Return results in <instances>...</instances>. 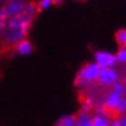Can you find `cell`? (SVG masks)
I'll use <instances>...</instances> for the list:
<instances>
[{"instance_id":"15","label":"cell","mask_w":126,"mask_h":126,"mask_svg":"<svg viewBox=\"0 0 126 126\" xmlns=\"http://www.w3.org/2000/svg\"><path fill=\"white\" fill-rule=\"evenodd\" d=\"M4 26H6V19L0 18V36H1V33H3V30H4Z\"/></svg>"},{"instance_id":"17","label":"cell","mask_w":126,"mask_h":126,"mask_svg":"<svg viewBox=\"0 0 126 126\" xmlns=\"http://www.w3.org/2000/svg\"><path fill=\"white\" fill-rule=\"evenodd\" d=\"M0 18H4L3 16V3H0Z\"/></svg>"},{"instance_id":"14","label":"cell","mask_w":126,"mask_h":126,"mask_svg":"<svg viewBox=\"0 0 126 126\" xmlns=\"http://www.w3.org/2000/svg\"><path fill=\"white\" fill-rule=\"evenodd\" d=\"M122 125V122H121V117H115L111 119L110 122V126H121Z\"/></svg>"},{"instance_id":"6","label":"cell","mask_w":126,"mask_h":126,"mask_svg":"<svg viewBox=\"0 0 126 126\" xmlns=\"http://www.w3.org/2000/svg\"><path fill=\"white\" fill-rule=\"evenodd\" d=\"M123 97L125 96H122V94L119 93H115V92H108V94L106 96V99H104V108L106 110H110V111H117V108L119 107V104L122 103Z\"/></svg>"},{"instance_id":"11","label":"cell","mask_w":126,"mask_h":126,"mask_svg":"<svg viewBox=\"0 0 126 126\" xmlns=\"http://www.w3.org/2000/svg\"><path fill=\"white\" fill-rule=\"evenodd\" d=\"M115 41L119 47H126V28H121L115 32Z\"/></svg>"},{"instance_id":"12","label":"cell","mask_w":126,"mask_h":126,"mask_svg":"<svg viewBox=\"0 0 126 126\" xmlns=\"http://www.w3.org/2000/svg\"><path fill=\"white\" fill-rule=\"evenodd\" d=\"M117 64H126V47H119V49L115 52Z\"/></svg>"},{"instance_id":"7","label":"cell","mask_w":126,"mask_h":126,"mask_svg":"<svg viewBox=\"0 0 126 126\" xmlns=\"http://www.w3.org/2000/svg\"><path fill=\"white\" fill-rule=\"evenodd\" d=\"M14 49H15L16 55H19V56H29L33 52V44H32L30 40L23 38L14 45Z\"/></svg>"},{"instance_id":"1","label":"cell","mask_w":126,"mask_h":126,"mask_svg":"<svg viewBox=\"0 0 126 126\" xmlns=\"http://www.w3.org/2000/svg\"><path fill=\"white\" fill-rule=\"evenodd\" d=\"M37 7L34 3L28 1V7H26L25 13L21 14L19 16L15 18L7 19L6 21V26L4 30L1 33V40L6 45H15L16 43H19L23 38H28L29 30L32 28V23L34 21V16L37 14Z\"/></svg>"},{"instance_id":"4","label":"cell","mask_w":126,"mask_h":126,"mask_svg":"<svg viewBox=\"0 0 126 126\" xmlns=\"http://www.w3.org/2000/svg\"><path fill=\"white\" fill-rule=\"evenodd\" d=\"M93 62L99 66V69H115L117 66V59L115 54L111 51L99 49L93 54Z\"/></svg>"},{"instance_id":"3","label":"cell","mask_w":126,"mask_h":126,"mask_svg":"<svg viewBox=\"0 0 126 126\" xmlns=\"http://www.w3.org/2000/svg\"><path fill=\"white\" fill-rule=\"evenodd\" d=\"M26 7H28V1L25 0H8L6 3H3V16L4 19H11L19 16L21 14L25 13Z\"/></svg>"},{"instance_id":"8","label":"cell","mask_w":126,"mask_h":126,"mask_svg":"<svg viewBox=\"0 0 126 126\" xmlns=\"http://www.w3.org/2000/svg\"><path fill=\"white\" fill-rule=\"evenodd\" d=\"M55 126H76V115L73 114H66L56 119Z\"/></svg>"},{"instance_id":"16","label":"cell","mask_w":126,"mask_h":126,"mask_svg":"<svg viewBox=\"0 0 126 126\" xmlns=\"http://www.w3.org/2000/svg\"><path fill=\"white\" fill-rule=\"evenodd\" d=\"M121 122H122V125H121V126H126V115L121 117Z\"/></svg>"},{"instance_id":"10","label":"cell","mask_w":126,"mask_h":126,"mask_svg":"<svg viewBox=\"0 0 126 126\" xmlns=\"http://www.w3.org/2000/svg\"><path fill=\"white\" fill-rule=\"evenodd\" d=\"M110 122L111 118H108V115H92V126H110Z\"/></svg>"},{"instance_id":"5","label":"cell","mask_w":126,"mask_h":126,"mask_svg":"<svg viewBox=\"0 0 126 126\" xmlns=\"http://www.w3.org/2000/svg\"><path fill=\"white\" fill-rule=\"evenodd\" d=\"M119 73L117 69H101L97 77V82L101 86L112 88L117 82H119Z\"/></svg>"},{"instance_id":"18","label":"cell","mask_w":126,"mask_h":126,"mask_svg":"<svg viewBox=\"0 0 126 126\" xmlns=\"http://www.w3.org/2000/svg\"><path fill=\"white\" fill-rule=\"evenodd\" d=\"M54 4H56V6H59V4H60V6H62V4H63V1H62V0H55V1H54Z\"/></svg>"},{"instance_id":"2","label":"cell","mask_w":126,"mask_h":126,"mask_svg":"<svg viewBox=\"0 0 126 126\" xmlns=\"http://www.w3.org/2000/svg\"><path fill=\"white\" fill-rule=\"evenodd\" d=\"M100 69L94 62H88L84 66H81V69L78 70L76 78H74V84L77 86H84V85H89L92 82L97 81Z\"/></svg>"},{"instance_id":"13","label":"cell","mask_w":126,"mask_h":126,"mask_svg":"<svg viewBox=\"0 0 126 126\" xmlns=\"http://www.w3.org/2000/svg\"><path fill=\"white\" fill-rule=\"evenodd\" d=\"M54 6V1L52 0H40L36 3V7H37V11H47L51 7Z\"/></svg>"},{"instance_id":"9","label":"cell","mask_w":126,"mask_h":126,"mask_svg":"<svg viewBox=\"0 0 126 126\" xmlns=\"http://www.w3.org/2000/svg\"><path fill=\"white\" fill-rule=\"evenodd\" d=\"M76 126H92V114L78 112L76 115Z\"/></svg>"}]
</instances>
